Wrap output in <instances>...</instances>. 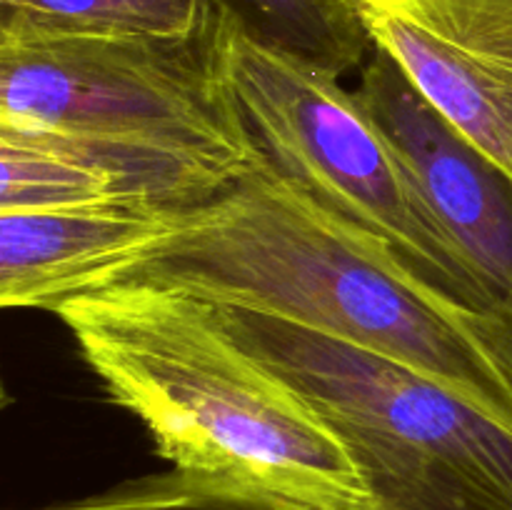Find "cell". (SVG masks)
<instances>
[{
	"instance_id": "6da1fadb",
	"label": "cell",
	"mask_w": 512,
	"mask_h": 510,
	"mask_svg": "<svg viewBox=\"0 0 512 510\" xmlns=\"http://www.w3.org/2000/svg\"><path fill=\"white\" fill-rule=\"evenodd\" d=\"M103 285H145L305 325L398 360L512 428L498 318L425 283L263 158L218 198L178 210L163 238L93 288Z\"/></svg>"
},
{
	"instance_id": "7a4b0ae2",
	"label": "cell",
	"mask_w": 512,
	"mask_h": 510,
	"mask_svg": "<svg viewBox=\"0 0 512 510\" xmlns=\"http://www.w3.org/2000/svg\"><path fill=\"white\" fill-rule=\"evenodd\" d=\"M83 363L140 420L160 458L330 510H373L343 440L283 378L245 353L200 300L103 285L55 310Z\"/></svg>"
},
{
	"instance_id": "3957f363",
	"label": "cell",
	"mask_w": 512,
	"mask_h": 510,
	"mask_svg": "<svg viewBox=\"0 0 512 510\" xmlns=\"http://www.w3.org/2000/svg\"><path fill=\"white\" fill-rule=\"evenodd\" d=\"M0 123L65 140L123 203L168 213L218 198L260 160L210 20L185 40L0 33Z\"/></svg>"
},
{
	"instance_id": "277c9868",
	"label": "cell",
	"mask_w": 512,
	"mask_h": 510,
	"mask_svg": "<svg viewBox=\"0 0 512 510\" xmlns=\"http://www.w3.org/2000/svg\"><path fill=\"white\" fill-rule=\"evenodd\" d=\"M203 305L335 430L373 510H512L510 425L373 350L275 315Z\"/></svg>"
},
{
	"instance_id": "5b68a950",
	"label": "cell",
	"mask_w": 512,
	"mask_h": 510,
	"mask_svg": "<svg viewBox=\"0 0 512 510\" xmlns=\"http://www.w3.org/2000/svg\"><path fill=\"white\" fill-rule=\"evenodd\" d=\"M213 38L260 158L313 203L393 250L475 313L498 300L415 185L395 145L340 75L255 33L215 0Z\"/></svg>"
},
{
	"instance_id": "8992f818",
	"label": "cell",
	"mask_w": 512,
	"mask_h": 510,
	"mask_svg": "<svg viewBox=\"0 0 512 510\" xmlns=\"http://www.w3.org/2000/svg\"><path fill=\"white\" fill-rule=\"evenodd\" d=\"M370 45L512 178V0H348Z\"/></svg>"
},
{
	"instance_id": "52a82bcc",
	"label": "cell",
	"mask_w": 512,
	"mask_h": 510,
	"mask_svg": "<svg viewBox=\"0 0 512 510\" xmlns=\"http://www.w3.org/2000/svg\"><path fill=\"white\" fill-rule=\"evenodd\" d=\"M355 95L503 310L512 303L510 175L435 110L380 50H370Z\"/></svg>"
},
{
	"instance_id": "ba28073f",
	"label": "cell",
	"mask_w": 512,
	"mask_h": 510,
	"mask_svg": "<svg viewBox=\"0 0 512 510\" xmlns=\"http://www.w3.org/2000/svg\"><path fill=\"white\" fill-rule=\"evenodd\" d=\"M175 218L125 203L0 213V305L55 313L163 238Z\"/></svg>"
},
{
	"instance_id": "9c48e42d",
	"label": "cell",
	"mask_w": 512,
	"mask_h": 510,
	"mask_svg": "<svg viewBox=\"0 0 512 510\" xmlns=\"http://www.w3.org/2000/svg\"><path fill=\"white\" fill-rule=\"evenodd\" d=\"M110 203H123L118 185L73 145L0 123V213Z\"/></svg>"
},
{
	"instance_id": "30bf717a",
	"label": "cell",
	"mask_w": 512,
	"mask_h": 510,
	"mask_svg": "<svg viewBox=\"0 0 512 510\" xmlns=\"http://www.w3.org/2000/svg\"><path fill=\"white\" fill-rule=\"evenodd\" d=\"M213 3L215 0H0V33L185 40L203 33Z\"/></svg>"
},
{
	"instance_id": "8fae6325",
	"label": "cell",
	"mask_w": 512,
	"mask_h": 510,
	"mask_svg": "<svg viewBox=\"0 0 512 510\" xmlns=\"http://www.w3.org/2000/svg\"><path fill=\"white\" fill-rule=\"evenodd\" d=\"M270 43L333 73L363 68L370 45L348 0H225Z\"/></svg>"
},
{
	"instance_id": "7c38bea8",
	"label": "cell",
	"mask_w": 512,
	"mask_h": 510,
	"mask_svg": "<svg viewBox=\"0 0 512 510\" xmlns=\"http://www.w3.org/2000/svg\"><path fill=\"white\" fill-rule=\"evenodd\" d=\"M23 510H330L218 475L170 468L85 498Z\"/></svg>"
},
{
	"instance_id": "4fadbf2b",
	"label": "cell",
	"mask_w": 512,
	"mask_h": 510,
	"mask_svg": "<svg viewBox=\"0 0 512 510\" xmlns=\"http://www.w3.org/2000/svg\"><path fill=\"white\" fill-rule=\"evenodd\" d=\"M500 323V338H498V358L505 365L508 375L512 378V303L505 305L500 313H495Z\"/></svg>"
}]
</instances>
